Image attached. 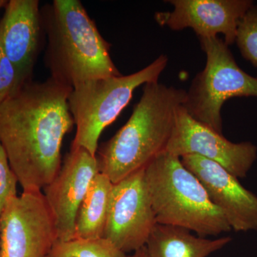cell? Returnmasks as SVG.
<instances>
[{
	"mask_svg": "<svg viewBox=\"0 0 257 257\" xmlns=\"http://www.w3.org/2000/svg\"><path fill=\"white\" fill-rule=\"evenodd\" d=\"M72 88L30 81L0 104V143L23 192L42 191L58 174L64 137L74 125Z\"/></svg>",
	"mask_w": 257,
	"mask_h": 257,
	"instance_id": "cell-1",
	"label": "cell"
},
{
	"mask_svg": "<svg viewBox=\"0 0 257 257\" xmlns=\"http://www.w3.org/2000/svg\"><path fill=\"white\" fill-rule=\"evenodd\" d=\"M187 91L159 82L149 83L126 124L98 147L99 172L113 184L145 168L166 151L175 127L179 108Z\"/></svg>",
	"mask_w": 257,
	"mask_h": 257,
	"instance_id": "cell-2",
	"label": "cell"
},
{
	"mask_svg": "<svg viewBox=\"0 0 257 257\" xmlns=\"http://www.w3.org/2000/svg\"><path fill=\"white\" fill-rule=\"evenodd\" d=\"M47 37L45 62L50 77L73 88L94 79L121 75L110 45L79 0H54L41 9Z\"/></svg>",
	"mask_w": 257,
	"mask_h": 257,
	"instance_id": "cell-3",
	"label": "cell"
},
{
	"mask_svg": "<svg viewBox=\"0 0 257 257\" xmlns=\"http://www.w3.org/2000/svg\"><path fill=\"white\" fill-rule=\"evenodd\" d=\"M145 172L157 224L179 226L202 237L231 231L203 184L179 157L162 152Z\"/></svg>",
	"mask_w": 257,
	"mask_h": 257,
	"instance_id": "cell-4",
	"label": "cell"
},
{
	"mask_svg": "<svg viewBox=\"0 0 257 257\" xmlns=\"http://www.w3.org/2000/svg\"><path fill=\"white\" fill-rule=\"evenodd\" d=\"M168 63L165 55L130 75L88 81L72 89L69 110L76 126L71 149L82 148L96 157L101 134L128 105L135 89L143 84L159 82Z\"/></svg>",
	"mask_w": 257,
	"mask_h": 257,
	"instance_id": "cell-5",
	"label": "cell"
},
{
	"mask_svg": "<svg viewBox=\"0 0 257 257\" xmlns=\"http://www.w3.org/2000/svg\"><path fill=\"white\" fill-rule=\"evenodd\" d=\"M199 39L207 62L193 79L183 106L194 119L223 135L221 111L225 101L238 96L257 97V78L240 68L224 40Z\"/></svg>",
	"mask_w": 257,
	"mask_h": 257,
	"instance_id": "cell-6",
	"label": "cell"
},
{
	"mask_svg": "<svg viewBox=\"0 0 257 257\" xmlns=\"http://www.w3.org/2000/svg\"><path fill=\"white\" fill-rule=\"evenodd\" d=\"M58 240L55 218L42 191L7 202L0 218V257H50Z\"/></svg>",
	"mask_w": 257,
	"mask_h": 257,
	"instance_id": "cell-7",
	"label": "cell"
},
{
	"mask_svg": "<svg viewBox=\"0 0 257 257\" xmlns=\"http://www.w3.org/2000/svg\"><path fill=\"white\" fill-rule=\"evenodd\" d=\"M156 224L145 168L114 184L103 238L134 252L145 246Z\"/></svg>",
	"mask_w": 257,
	"mask_h": 257,
	"instance_id": "cell-8",
	"label": "cell"
},
{
	"mask_svg": "<svg viewBox=\"0 0 257 257\" xmlns=\"http://www.w3.org/2000/svg\"><path fill=\"white\" fill-rule=\"evenodd\" d=\"M176 157L198 155L219 164L238 179L244 178L257 160V147L250 142L234 143L179 108L166 151Z\"/></svg>",
	"mask_w": 257,
	"mask_h": 257,
	"instance_id": "cell-9",
	"label": "cell"
},
{
	"mask_svg": "<svg viewBox=\"0 0 257 257\" xmlns=\"http://www.w3.org/2000/svg\"><path fill=\"white\" fill-rule=\"evenodd\" d=\"M99 172L96 157L82 147L71 149L58 174L43 189L55 218L59 241L74 239L79 207Z\"/></svg>",
	"mask_w": 257,
	"mask_h": 257,
	"instance_id": "cell-10",
	"label": "cell"
},
{
	"mask_svg": "<svg viewBox=\"0 0 257 257\" xmlns=\"http://www.w3.org/2000/svg\"><path fill=\"white\" fill-rule=\"evenodd\" d=\"M173 11L157 13V23L174 31L191 28L199 38L224 35L228 46L236 41L238 24L251 7V0H168Z\"/></svg>",
	"mask_w": 257,
	"mask_h": 257,
	"instance_id": "cell-11",
	"label": "cell"
},
{
	"mask_svg": "<svg viewBox=\"0 0 257 257\" xmlns=\"http://www.w3.org/2000/svg\"><path fill=\"white\" fill-rule=\"evenodd\" d=\"M182 164L199 179L208 196L236 231L257 230V196L219 164L198 155L181 157Z\"/></svg>",
	"mask_w": 257,
	"mask_h": 257,
	"instance_id": "cell-12",
	"label": "cell"
},
{
	"mask_svg": "<svg viewBox=\"0 0 257 257\" xmlns=\"http://www.w3.org/2000/svg\"><path fill=\"white\" fill-rule=\"evenodd\" d=\"M0 20V45L23 82L32 80L44 31L38 0H10Z\"/></svg>",
	"mask_w": 257,
	"mask_h": 257,
	"instance_id": "cell-13",
	"label": "cell"
},
{
	"mask_svg": "<svg viewBox=\"0 0 257 257\" xmlns=\"http://www.w3.org/2000/svg\"><path fill=\"white\" fill-rule=\"evenodd\" d=\"M231 241L230 236L206 239L184 228L156 224L145 247L151 257H207Z\"/></svg>",
	"mask_w": 257,
	"mask_h": 257,
	"instance_id": "cell-14",
	"label": "cell"
},
{
	"mask_svg": "<svg viewBox=\"0 0 257 257\" xmlns=\"http://www.w3.org/2000/svg\"><path fill=\"white\" fill-rule=\"evenodd\" d=\"M113 185L104 174L95 176L77 213L74 239L103 237Z\"/></svg>",
	"mask_w": 257,
	"mask_h": 257,
	"instance_id": "cell-15",
	"label": "cell"
},
{
	"mask_svg": "<svg viewBox=\"0 0 257 257\" xmlns=\"http://www.w3.org/2000/svg\"><path fill=\"white\" fill-rule=\"evenodd\" d=\"M126 253L104 238L57 240L50 257H124Z\"/></svg>",
	"mask_w": 257,
	"mask_h": 257,
	"instance_id": "cell-16",
	"label": "cell"
},
{
	"mask_svg": "<svg viewBox=\"0 0 257 257\" xmlns=\"http://www.w3.org/2000/svg\"><path fill=\"white\" fill-rule=\"evenodd\" d=\"M235 42L243 58L257 67L256 5H253L240 20Z\"/></svg>",
	"mask_w": 257,
	"mask_h": 257,
	"instance_id": "cell-17",
	"label": "cell"
},
{
	"mask_svg": "<svg viewBox=\"0 0 257 257\" xmlns=\"http://www.w3.org/2000/svg\"><path fill=\"white\" fill-rule=\"evenodd\" d=\"M25 83L0 45V104L16 94Z\"/></svg>",
	"mask_w": 257,
	"mask_h": 257,
	"instance_id": "cell-18",
	"label": "cell"
},
{
	"mask_svg": "<svg viewBox=\"0 0 257 257\" xmlns=\"http://www.w3.org/2000/svg\"><path fill=\"white\" fill-rule=\"evenodd\" d=\"M18 179L0 143V218L8 201L18 196Z\"/></svg>",
	"mask_w": 257,
	"mask_h": 257,
	"instance_id": "cell-19",
	"label": "cell"
},
{
	"mask_svg": "<svg viewBox=\"0 0 257 257\" xmlns=\"http://www.w3.org/2000/svg\"><path fill=\"white\" fill-rule=\"evenodd\" d=\"M124 257H151L150 253L147 251V248L145 246L144 247L134 251L131 255H126Z\"/></svg>",
	"mask_w": 257,
	"mask_h": 257,
	"instance_id": "cell-20",
	"label": "cell"
},
{
	"mask_svg": "<svg viewBox=\"0 0 257 257\" xmlns=\"http://www.w3.org/2000/svg\"><path fill=\"white\" fill-rule=\"evenodd\" d=\"M8 2V1H6V0H0V10L6 6Z\"/></svg>",
	"mask_w": 257,
	"mask_h": 257,
	"instance_id": "cell-21",
	"label": "cell"
}]
</instances>
